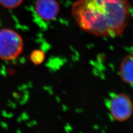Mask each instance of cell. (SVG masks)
Segmentation results:
<instances>
[{
    "instance_id": "cell-4",
    "label": "cell",
    "mask_w": 133,
    "mask_h": 133,
    "mask_svg": "<svg viewBox=\"0 0 133 133\" xmlns=\"http://www.w3.org/2000/svg\"><path fill=\"white\" fill-rule=\"evenodd\" d=\"M35 9L41 19L51 21L56 18L60 11V5L56 0H37Z\"/></svg>"
},
{
    "instance_id": "cell-5",
    "label": "cell",
    "mask_w": 133,
    "mask_h": 133,
    "mask_svg": "<svg viewBox=\"0 0 133 133\" xmlns=\"http://www.w3.org/2000/svg\"><path fill=\"white\" fill-rule=\"evenodd\" d=\"M119 76L124 82L133 84V54L124 58L120 65Z\"/></svg>"
},
{
    "instance_id": "cell-6",
    "label": "cell",
    "mask_w": 133,
    "mask_h": 133,
    "mask_svg": "<svg viewBox=\"0 0 133 133\" xmlns=\"http://www.w3.org/2000/svg\"><path fill=\"white\" fill-rule=\"evenodd\" d=\"M45 59V54L42 50L39 49L35 50L30 55V60L35 65H40Z\"/></svg>"
},
{
    "instance_id": "cell-7",
    "label": "cell",
    "mask_w": 133,
    "mask_h": 133,
    "mask_svg": "<svg viewBox=\"0 0 133 133\" xmlns=\"http://www.w3.org/2000/svg\"><path fill=\"white\" fill-rule=\"evenodd\" d=\"M23 0H0V4L8 9H14L21 4Z\"/></svg>"
},
{
    "instance_id": "cell-3",
    "label": "cell",
    "mask_w": 133,
    "mask_h": 133,
    "mask_svg": "<svg viewBox=\"0 0 133 133\" xmlns=\"http://www.w3.org/2000/svg\"><path fill=\"white\" fill-rule=\"evenodd\" d=\"M109 108L112 118L118 122L128 120L133 114V102L124 93L114 95L109 102Z\"/></svg>"
},
{
    "instance_id": "cell-1",
    "label": "cell",
    "mask_w": 133,
    "mask_h": 133,
    "mask_svg": "<svg viewBox=\"0 0 133 133\" xmlns=\"http://www.w3.org/2000/svg\"><path fill=\"white\" fill-rule=\"evenodd\" d=\"M71 13L83 31L110 38L123 33L130 18L127 0H76Z\"/></svg>"
},
{
    "instance_id": "cell-2",
    "label": "cell",
    "mask_w": 133,
    "mask_h": 133,
    "mask_svg": "<svg viewBox=\"0 0 133 133\" xmlns=\"http://www.w3.org/2000/svg\"><path fill=\"white\" fill-rule=\"evenodd\" d=\"M23 41L19 34L10 29L0 30V59L13 60L23 49Z\"/></svg>"
}]
</instances>
